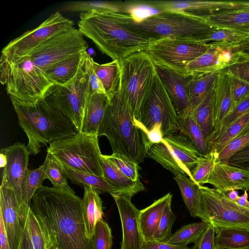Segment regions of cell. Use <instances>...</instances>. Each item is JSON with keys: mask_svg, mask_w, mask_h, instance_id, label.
<instances>
[{"mask_svg": "<svg viewBox=\"0 0 249 249\" xmlns=\"http://www.w3.org/2000/svg\"><path fill=\"white\" fill-rule=\"evenodd\" d=\"M113 14L122 24L152 41L167 37L198 40L218 28L203 18L179 11H161L140 19L128 13Z\"/></svg>", "mask_w": 249, "mask_h": 249, "instance_id": "5b68a950", "label": "cell"}, {"mask_svg": "<svg viewBox=\"0 0 249 249\" xmlns=\"http://www.w3.org/2000/svg\"><path fill=\"white\" fill-rule=\"evenodd\" d=\"M156 70L172 101L178 117L184 116L192 111L186 86L191 75H185L157 67Z\"/></svg>", "mask_w": 249, "mask_h": 249, "instance_id": "d6986e66", "label": "cell"}, {"mask_svg": "<svg viewBox=\"0 0 249 249\" xmlns=\"http://www.w3.org/2000/svg\"><path fill=\"white\" fill-rule=\"evenodd\" d=\"M61 164L67 178L70 179L73 183L81 185L83 187H91L99 193L120 194L119 191L108 182L104 177L79 171L61 163Z\"/></svg>", "mask_w": 249, "mask_h": 249, "instance_id": "d590c367", "label": "cell"}, {"mask_svg": "<svg viewBox=\"0 0 249 249\" xmlns=\"http://www.w3.org/2000/svg\"><path fill=\"white\" fill-rule=\"evenodd\" d=\"M216 160V158L210 152L206 156H201L191 171L192 178L190 179L199 186L207 183Z\"/></svg>", "mask_w": 249, "mask_h": 249, "instance_id": "f6af8a7d", "label": "cell"}, {"mask_svg": "<svg viewBox=\"0 0 249 249\" xmlns=\"http://www.w3.org/2000/svg\"><path fill=\"white\" fill-rule=\"evenodd\" d=\"M47 152L68 167L103 177L97 135L78 132L50 143Z\"/></svg>", "mask_w": 249, "mask_h": 249, "instance_id": "52a82bcc", "label": "cell"}, {"mask_svg": "<svg viewBox=\"0 0 249 249\" xmlns=\"http://www.w3.org/2000/svg\"><path fill=\"white\" fill-rule=\"evenodd\" d=\"M0 215L3 220L10 249H18L26 223L21 218L13 189L2 177L0 187Z\"/></svg>", "mask_w": 249, "mask_h": 249, "instance_id": "2e32d148", "label": "cell"}, {"mask_svg": "<svg viewBox=\"0 0 249 249\" xmlns=\"http://www.w3.org/2000/svg\"><path fill=\"white\" fill-rule=\"evenodd\" d=\"M30 206L49 249H94L86 236L82 199L73 190L43 186Z\"/></svg>", "mask_w": 249, "mask_h": 249, "instance_id": "6da1fadb", "label": "cell"}, {"mask_svg": "<svg viewBox=\"0 0 249 249\" xmlns=\"http://www.w3.org/2000/svg\"><path fill=\"white\" fill-rule=\"evenodd\" d=\"M228 164L249 172V146L232 155L229 159Z\"/></svg>", "mask_w": 249, "mask_h": 249, "instance_id": "9f6ffc18", "label": "cell"}, {"mask_svg": "<svg viewBox=\"0 0 249 249\" xmlns=\"http://www.w3.org/2000/svg\"><path fill=\"white\" fill-rule=\"evenodd\" d=\"M199 187L204 210L215 230L233 228L249 232V208L231 200L223 191L203 185Z\"/></svg>", "mask_w": 249, "mask_h": 249, "instance_id": "7c38bea8", "label": "cell"}, {"mask_svg": "<svg viewBox=\"0 0 249 249\" xmlns=\"http://www.w3.org/2000/svg\"><path fill=\"white\" fill-rule=\"evenodd\" d=\"M218 28H226L249 32V7L217 13L206 18Z\"/></svg>", "mask_w": 249, "mask_h": 249, "instance_id": "4dcf8cb0", "label": "cell"}, {"mask_svg": "<svg viewBox=\"0 0 249 249\" xmlns=\"http://www.w3.org/2000/svg\"><path fill=\"white\" fill-rule=\"evenodd\" d=\"M141 4L157 12L179 11L206 18L213 15L249 7L248 1L210 0H148Z\"/></svg>", "mask_w": 249, "mask_h": 249, "instance_id": "9a60e30c", "label": "cell"}, {"mask_svg": "<svg viewBox=\"0 0 249 249\" xmlns=\"http://www.w3.org/2000/svg\"><path fill=\"white\" fill-rule=\"evenodd\" d=\"M7 164V158L6 156L3 152H0V167L3 168L5 167Z\"/></svg>", "mask_w": 249, "mask_h": 249, "instance_id": "03108f58", "label": "cell"}, {"mask_svg": "<svg viewBox=\"0 0 249 249\" xmlns=\"http://www.w3.org/2000/svg\"><path fill=\"white\" fill-rule=\"evenodd\" d=\"M93 58L88 53L86 59V68L89 76L90 94L94 93H102L106 94L103 86L94 72L92 66Z\"/></svg>", "mask_w": 249, "mask_h": 249, "instance_id": "db71d44e", "label": "cell"}, {"mask_svg": "<svg viewBox=\"0 0 249 249\" xmlns=\"http://www.w3.org/2000/svg\"><path fill=\"white\" fill-rule=\"evenodd\" d=\"M147 136L151 144L157 143L163 140L161 125L156 124L154 127L147 132Z\"/></svg>", "mask_w": 249, "mask_h": 249, "instance_id": "680465c9", "label": "cell"}, {"mask_svg": "<svg viewBox=\"0 0 249 249\" xmlns=\"http://www.w3.org/2000/svg\"><path fill=\"white\" fill-rule=\"evenodd\" d=\"M215 249H249V232L233 228L216 230Z\"/></svg>", "mask_w": 249, "mask_h": 249, "instance_id": "74e56055", "label": "cell"}, {"mask_svg": "<svg viewBox=\"0 0 249 249\" xmlns=\"http://www.w3.org/2000/svg\"><path fill=\"white\" fill-rule=\"evenodd\" d=\"M110 99L107 94H90L86 103L80 132L97 135L98 130L105 116Z\"/></svg>", "mask_w": 249, "mask_h": 249, "instance_id": "cb8c5ba5", "label": "cell"}, {"mask_svg": "<svg viewBox=\"0 0 249 249\" xmlns=\"http://www.w3.org/2000/svg\"><path fill=\"white\" fill-rule=\"evenodd\" d=\"M0 249H10L3 220L0 215Z\"/></svg>", "mask_w": 249, "mask_h": 249, "instance_id": "91938a15", "label": "cell"}, {"mask_svg": "<svg viewBox=\"0 0 249 249\" xmlns=\"http://www.w3.org/2000/svg\"><path fill=\"white\" fill-rule=\"evenodd\" d=\"M137 123L147 133L156 124H160L163 137L180 131L177 111L157 71Z\"/></svg>", "mask_w": 249, "mask_h": 249, "instance_id": "8fae6325", "label": "cell"}, {"mask_svg": "<svg viewBox=\"0 0 249 249\" xmlns=\"http://www.w3.org/2000/svg\"><path fill=\"white\" fill-rule=\"evenodd\" d=\"M248 197L247 191H245L244 194L241 196H239L235 202L242 207L249 208Z\"/></svg>", "mask_w": 249, "mask_h": 249, "instance_id": "be15d7a7", "label": "cell"}, {"mask_svg": "<svg viewBox=\"0 0 249 249\" xmlns=\"http://www.w3.org/2000/svg\"><path fill=\"white\" fill-rule=\"evenodd\" d=\"M82 212L86 236L91 239L97 222L103 219V205L100 193L91 187H84Z\"/></svg>", "mask_w": 249, "mask_h": 249, "instance_id": "83f0119b", "label": "cell"}, {"mask_svg": "<svg viewBox=\"0 0 249 249\" xmlns=\"http://www.w3.org/2000/svg\"><path fill=\"white\" fill-rule=\"evenodd\" d=\"M97 135L107 138L113 154L122 155L137 164L147 156L151 143L147 133L135 120L121 81L110 99Z\"/></svg>", "mask_w": 249, "mask_h": 249, "instance_id": "7a4b0ae2", "label": "cell"}, {"mask_svg": "<svg viewBox=\"0 0 249 249\" xmlns=\"http://www.w3.org/2000/svg\"><path fill=\"white\" fill-rule=\"evenodd\" d=\"M78 30L113 60L121 62L135 53L144 51L152 42L122 24L113 13L91 10L80 13Z\"/></svg>", "mask_w": 249, "mask_h": 249, "instance_id": "3957f363", "label": "cell"}, {"mask_svg": "<svg viewBox=\"0 0 249 249\" xmlns=\"http://www.w3.org/2000/svg\"><path fill=\"white\" fill-rule=\"evenodd\" d=\"M219 71H209L191 75L186 86L193 110L213 88Z\"/></svg>", "mask_w": 249, "mask_h": 249, "instance_id": "f546056e", "label": "cell"}, {"mask_svg": "<svg viewBox=\"0 0 249 249\" xmlns=\"http://www.w3.org/2000/svg\"><path fill=\"white\" fill-rule=\"evenodd\" d=\"M142 249H191L188 246H180L154 240L143 241Z\"/></svg>", "mask_w": 249, "mask_h": 249, "instance_id": "6f0895ef", "label": "cell"}, {"mask_svg": "<svg viewBox=\"0 0 249 249\" xmlns=\"http://www.w3.org/2000/svg\"><path fill=\"white\" fill-rule=\"evenodd\" d=\"M0 81L9 97L37 103L55 85L27 55L12 59L0 57Z\"/></svg>", "mask_w": 249, "mask_h": 249, "instance_id": "8992f818", "label": "cell"}, {"mask_svg": "<svg viewBox=\"0 0 249 249\" xmlns=\"http://www.w3.org/2000/svg\"><path fill=\"white\" fill-rule=\"evenodd\" d=\"M103 177L121 194L132 197L143 191L144 187L140 180L134 181L122 173L112 163L101 155Z\"/></svg>", "mask_w": 249, "mask_h": 249, "instance_id": "f1b7e54d", "label": "cell"}, {"mask_svg": "<svg viewBox=\"0 0 249 249\" xmlns=\"http://www.w3.org/2000/svg\"><path fill=\"white\" fill-rule=\"evenodd\" d=\"M209 224L201 221L184 225L172 234L166 243L180 246L195 243Z\"/></svg>", "mask_w": 249, "mask_h": 249, "instance_id": "b9f144b4", "label": "cell"}, {"mask_svg": "<svg viewBox=\"0 0 249 249\" xmlns=\"http://www.w3.org/2000/svg\"><path fill=\"white\" fill-rule=\"evenodd\" d=\"M193 114L207 143L213 130V87L203 101L193 110Z\"/></svg>", "mask_w": 249, "mask_h": 249, "instance_id": "8d00e7d4", "label": "cell"}, {"mask_svg": "<svg viewBox=\"0 0 249 249\" xmlns=\"http://www.w3.org/2000/svg\"><path fill=\"white\" fill-rule=\"evenodd\" d=\"M207 183L227 193L231 190H249V172L228 163L215 161Z\"/></svg>", "mask_w": 249, "mask_h": 249, "instance_id": "ffe728a7", "label": "cell"}, {"mask_svg": "<svg viewBox=\"0 0 249 249\" xmlns=\"http://www.w3.org/2000/svg\"><path fill=\"white\" fill-rule=\"evenodd\" d=\"M180 131L193 143L202 156H206L209 153L207 144L204 138L201 129L195 120L193 110L186 115L178 117Z\"/></svg>", "mask_w": 249, "mask_h": 249, "instance_id": "ab89813d", "label": "cell"}, {"mask_svg": "<svg viewBox=\"0 0 249 249\" xmlns=\"http://www.w3.org/2000/svg\"><path fill=\"white\" fill-rule=\"evenodd\" d=\"M103 156L128 178L134 181L140 180L138 164L119 154Z\"/></svg>", "mask_w": 249, "mask_h": 249, "instance_id": "681fc988", "label": "cell"}, {"mask_svg": "<svg viewBox=\"0 0 249 249\" xmlns=\"http://www.w3.org/2000/svg\"><path fill=\"white\" fill-rule=\"evenodd\" d=\"M216 234L215 228L209 224L204 231L195 242L191 249H215L214 238Z\"/></svg>", "mask_w": 249, "mask_h": 249, "instance_id": "f5cc1de1", "label": "cell"}, {"mask_svg": "<svg viewBox=\"0 0 249 249\" xmlns=\"http://www.w3.org/2000/svg\"><path fill=\"white\" fill-rule=\"evenodd\" d=\"M131 7V1H77L66 4L62 10L82 13L94 9L105 12L128 13Z\"/></svg>", "mask_w": 249, "mask_h": 249, "instance_id": "836d02e7", "label": "cell"}, {"mask_svg": "<svg viewBox=\"0 0 249 249\" xmlns=\"http://www.w3.org/2000/svg\"><path fill=\"white\" fill-rule=\"evenodd\" d=\"M85 63L86 60L72 80L63 86L55 85L44 99L69 119L78 132L81 131L86 104L90 95Z\"/></svg>", "mask_w": 249, "mask_h": 249, "instance_id": "30bf717a", "label": "cell"}, {"mask_svg": "<svg viewBox=\"0 0 249 249\" xmlns=\"http://www.w3.org/2000/svg\"><path fill=\"white\" fill-rule=\"evenodd\" d=\"M87 51L71 56L47 69L45 74L55 85L63 86L72 80L84 63Z\"/></svg>", "mask_w": 249, "mask_h": 249, "instance_id": "4316f807", "label": "cell"}, {"mask_svg": "<svg viewBox=\"0 0 249 249\" xmlns=\"http://www.w3.org/2000/svg\"><path fill=\"white\" fill-rule=\"evenodd\" d=\"M119 62L121 86L135 120L138 122L142 106L153 85L156 67L144 51L132 54Z\"/></svg>", "mask_w": 249, "mask_h": 249, "instance_id": "ba28073f", "label": "cell"}, {"mask_svg": "<svg viewBox=\"0 0 249 249\" xmlns=\"http://www.w3.org/2000/svg\"><path fill=\"white\" fill-rule=\"evenodd\" d=\"M249 146V122L243 130L221 151L216 161L228 163L230 157L240 149Z\"/></svg>", "mask_w": 249, "mask_h": 249, "instance_id": "bcb514c9", "label": "cell"}, {"mask_svg": "<svg viewBox=\"0 0 249 249\" xmlns=\"http://www.w3.org/2000/svg\"><path fill=\"white\" fill-rule=\"evenodd\" d=\"M249 111V95L235 104L233 108L225 119L219 131L215 134L219 133L224 130L234 122L246 114Z\"/></svg>", "mask_w": 249, "mask_h": 249, "instance_id": "816d5d0a", "label": "cell"}, {"mask_svg": "<svg viewBox=\"0 0 249 249\" xmlns=\"http://www.w3.org/2000/svg\"><path fill=\"white\" fill-rule=\"evenodd\" d=\"M235 54L232 46L212 45L206 53L187 65L186 74L220 71L233 59Z\"/></svg>", "mask_w": 249, "mask_h": 249, "instance_id": "44dd1931", "label": "cell"}, {"mask_svg": "<svg viewBox=\"0 0 249 249\" xmlns=\"http://www.w3.org/2000/svg\"><path fill=\"white\" fill-rule=\"evenodd\" d=\"M116 204L122 227L121 249H142L143 239L139 223V210L131 201L129 196L110 194Z\"/></svg>", "mask_w": 249, "mask_h": 249, "instance_id": "ac0fdd59", "label": "cell"}, {"mask_svg": "<svg viewBox=\"0 0 249 249\" xmlns=\"http://www.w3.org/2000/svg\"><path fill=\"white\" fill-rule=\"evenodd\" d=\"M211 46L195 39L167 37L153 41L144 51L151 57L156 67L187 75V65L206 53Z\"/></svg>", "mask_w": 249, "mask_h": 249, "instance_id": "9c48e42d", "label": "cell"}, {"mask_svg": "<svg viewBox=\"0 0 249 249\" xmlns=\"http://www.w3.org/2000/svg\"><path fill=\"white\" fill-rule=\"evenodd\" d=\"M88 47L84 35L72 27L54 35L26 55L45 72L53 65L87 51Z\"/></svg>", "mask_w": 249, "mask_h": 249, "instance_id": "4fadbf2b", "label": "cell"}, {"mask_svg": "<svg viewBox=\"0 0 249 249\" xmlns=\"http://www.w3.org/2000/svg\"></svg>", "mask_w": 249, "mask_h": 249, "instance_id": "003e7915", "label": "cell"}, {"mask_svg": "<svg viewBox=\"0 0 249 249\" xmlns=\"http://www.w3.org/2000/svg\"><path fill=\"white\" fill-rule=\"evenodd\" d=\"M213 89V130L212 135L219 131L234 106L228 73L222 71H219Z\"/></svg>", "mask_w": 249, "mask_h": 249, "instance_id": "7402d4cb", "label": "cell"}, {"mask_svg": "<svg viewBox=\"0 0 249 249\" xmlns=\"http://www.w3.org/2000/svg\"><path fill=\"white\" fill-rule=\"evenodd\" d=\"M249 36V32L240 30L217 28L198 41L211 45L234 46Z\"/></svg>", "mask_w": 249, "mask_h": 249, "instance_id": "f35d334b", "label": "cell"}, {"mask_svg": "<svg viewBox=\"0 0 249 249\" xmlns=\"http://www.w3.org/2000/svg\"><path fill=\"white\" fill-rule=\"evenodd\" d=\"M187 176L183 174L174 177L186 207L191 216L199 218L201 221L210 224L209 217L204 209L200 186Z\"/></svg>", "mask_w": 249, "mask_h": 249, "instance_id": "d4e9b609", "label": "cell"}, {"mask_svg": "<svg viewBox=\"0 0 249 249\" xmlns=\"http://www.w3.org/2000/svg\"><path fill=\"white\" fill-rule=\"evenodd\" d=\"M74 25L72 20L56 12L36 28L9 42L2 49L1 57L12 59L24 56L51 37Z\"/></svg>", "mask_w": 249, "mask_h": 249, "instance_id": "5bb4252c", "label": "cell"}, {"mask_svg": "<svg viewBox=\"0 0 249 249\" xmlns=\"http://www.w3.org/2000/svg\"><path fill=\"white\" fill-rule=\"evenodd\" d=\"M230 80L231 94L235 105L249 95V84L231 75Z\"/></svg>", "mask_w": 249, "mask_h": 249, "instance_id": "11a10c76", "label": "cell"}, {"mask_svg": "<svg viewBox=\"0 0 249 249\" xmlns=\"http://www.w3.org/2000/svg\"><path fill=\"white\" fill-rule=\"evenodd\" d=\"M232 47L235 52L249 55V36Z\"/></svg>", "mask_w": 249, "mask_h": 249, "instance_id": "6125c7cd", "label": "cell"}, {"mask_svg": "<svg viewBox=\"0 0 249 249\" xmlns=\"http://www.w3.org/2000/svg\"><path fill=\"white\" fill-rule=\"evenodd\" d=\"M147 156L159 163L175 176L186 174L179 160L163 140L157 143L151 144L148 149Z\"/></svg>", "mask_w": 249, "mask_h": 249, "instance_id": "e575fe53", "label": "cell"}, {"mask_svg": "<svg viewBox=\"0 0 249 249\" xmlns=\"http://www.w3.org/2000/svg\"><path fill=\"white\" fill-rule=\"evenodd\" d=\"M249 122V111L234 122L224 130L213 134L207 142L209 152L217 159L225 146L244 128Z\"/></svg>", "mask_w": 249, "mask_h": 249, "instance_id": "d6a6232c", "label": "cell"}, {"mask_svg": "<svg viewBox=\"0 0 249 249\" xmlns=\"http://www.w3.org/2000/svg\"><path fill=\"white\" fill-rule=\"evenodd\" d=\"M46 179L51 181L53 187L59 189L72 191L69 185L61 163L51 154L48 153L43 163Z\"/></svg>", "mask_w": 249, "mask_h": 249, "instance_id": "7bdbcfd3", "label": "cell"}, {"mask_svg": "<svg viewBox=\"0 0 249 249\" xmlns=\"http://www.w3.org/2000/svg\"><path fill=\"white\" fill-rule=\"evenodd\" d=\"M171 202H169L164 209L153 240L166 242L172 234V227L177 217L172 211Z\"/></svg>", "mask_w": 249, "mask_h": 249, "instance_id": "7dc6e473", "label": "cell"}, {"mask_svg": "<svg viewBox=\"0 0 249 249\" xmlns=\"http://www.w3.org/2000/svg\"><path fill=\"white\" fill-rule=\"evenodd\" d=\"M221 71L249 84V55L236 52L233 59Z\"/></svg>", "mask_w": 249, "mask_h": 249, "instance_id": "ee69618b", "label": "cell"}, {"mask_svg": "<svg viewBox=\"0 0 249 249\" xmlns=\"http://www.w3.org/2000/svg\"><path fill=\"white\" fill-rule=\"evenodd\" d=\"M18 249H34L33 245L26 226L23 231Z\"/></svg>", "mask_w": 249, "mask_h": 249, "instance_id": "94428289", "label": "cell"}, {"mask_svg": "<svg viewBox=\"0 0 249 249\" xmlns=\"http://www.w3.org/2000/svg\"><path fill=\"white\" fill-rule=\"evenodd\" d=\"M93 71L101 81L106 94L110 99L116 92L121 81V71L118 60L99 64L92 60Z\"/></svg>", "mask_w": 249, "mask_h": 249, "instance_id": "1f68e13d", "label": "cell"}, {"mask_svg": "<svg viewBox=\"0 0 249 249\" xmlns=\"http://www.w3.org/2000/svg\"><path fill=\"white\" fill-rule=\"evenodd\" d=\"M6 156L7 164L2 169L1 177L4 178L13 189L21 212H27L30 205L23 202L21 185L23 176L28 169L30 153L24 143L16 142L0 150Z\"/></svg>", "mask_w": 249, "mask_h": 249, "instance_id": "e0dca14e", "label": "cell"}, {"mask_svg": "<svg viewBox=\"0 0 249 249\" xmlns=\"http://www.w3.org/2000/svg\"><path fill=\"white\" fill-rule=\"evenodd\" d=\"M91 240L94 249H111V230L108 224L103 219L97 222Z\"/></svg>", "mask_w": 249, "mask_h": 249, "instance_id": "c3c4849f", "label": "cell"}, {"mask_svg": "<svg viewBox=\"0 0 249 249\" xmlns=\"http://www.w3.org/2000/svg\"><path fill=\"white\" fill-rule=\"evenodd\" d=\"M10 98L19 125L27 136L30 154L37 155L47 144L78 133L69 119L45 100L27 103Z\"/></svg>", "mask_w": 249, "mask_h": 249, "instance_id": "277c9868", "label": "cell"}, {"mask_svg": "<svg viewBox=\"0 0 249 249\" xmlns=\"http://www.w3.org/2000/svg\"><path fill=\"white\" fill-rule=\"evenodd\" d=\"M46 179L44 173V165L36 169H28L22 180L21 197L24 203L30 205L36 192L42 185Z\"/></svg>", "mask_w": 249, "mask_h": 249, "instance_id": "60d3db41", "label": "cell"}, {"mask_svg": "<svg viewBox=\"0 0 249 249\" xmlns=\"http://www.w3.org/2000/svg\"><path fill=\"white\" fill-rule=\"evenodd\" d=\"M172 199V195L168 193L150 206L140 211L139 223L143 241L153 240L164 209Z\"/></svg>", "mask_w": 249, "mask_h": 249, "instance_id": "484cf974", "label": "cell"}, {"mask_svg": "<svg viewBox=\"0 0 249 249\" xmlns=\"http://www.w3.org/2000/svg\"><path fill=\"white\" fill-rule=\"evenodd\" d=\"M226 194L230 199L234 201H235L239 196L238 192L236 190H231L226 193Z\"/></svg>", "mask_w": 249, "mask_h": 249, "instance_id": "e7e4bbea", "label": "cell"}, {"mask_svg": "<svg viewBox=\"0 0 249 249\" xmlns=\"http://www.w3.org/2000/svg\"><path fill=\"white\" fill-rule=\"evenodd\" d=\"M191 178V171L202 156L189 138L181 131L174 132L163 138Z\"/></svg>", "mask_w": 249, "mask_h": 249, "instance_id": "603a6c76", "label": "cell"}, {"mask_svg": "<svg viewBox=\"0 0 249 249\" xmlns=\"http://www.w3.org/2000/svg\"><path fill=\"white\" fill-rule=\"evenodd\" d=\"M26 227L34 249H49L41 228L31 207L28 212Z\"/></svg>", "mask_w": 249, "mask_h": 249, "instance_id": "f907efd6", "label": "cell"}]
</instances>
